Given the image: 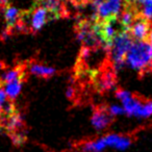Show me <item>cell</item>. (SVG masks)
Instances as JSON below:
<instances>
[{
	"label": "cell",
	"instance_id": "cell-13",
	"mask_svg": "<svg viewBox=\"0 0 152 152\" xmlns=\"http://www.w3.org/2000/svg\"><path fill=\"white\" fill-rule=\"evenodd\" d=\"M133 4L140 16L152 22V0H134Z\"/></svg>",
	"mask_w": 152,
	"mask_h": 152
},
{
	"label": "cell",
	"instance_id": "cell-3",
	"mask_svg": "<svg viewBox=\"0 0 152 152\" xmlns=\"http://www.w3.org/2000/svg\"><path fill=\"white\" fill-rule=\"evenodd\" d=\"M56 18L43 5L37 4L36 7H34L32 9H30L29 11L23 12L22 15L21 22L24 24V26L26 27V23H28L29 25V29L34 32H37L39 30H41L44 25L48 21L51 20H55Z\"/></svg>",
	"mask_w": 152,
	"mask_h": 152
},
{
	"label": "cell",
	"instance_id": "cell-21",
	"mask_svg": "<svg viewBox=\"0 0 152 152\" xmlns=\"http://www.w3.org/2000/svg\"><path fill=\"white\" fill-rule=\"evenodd\" d=\"M147 41H149V43L152 45V29L150 30V34H149V37H148V40Z\"/></svg>",
	"mask_w": 152,
	"mask_h": 152
},
{
	"label": "cell",
	"instance_id": "cell-11",
	"mask_svg": "<svg viewBox=\"0 0 152 152\" xmlns=\"http://www.w3.org/2000/svg\"><path fill=\"white\" fill-rule=\"evenodd\" d=\"M28 71L34 75H37L39 77H43V78H49L52 77L55 73L56 70L52 67H49L46 65H42L39 63H31L28 66Z\"/></svg>",
	"mask_w": 152,
	"mask_h": 152
},
{
	"label": "cell",
	"instance_id": "cell-1",
	"mask_svg": "<svg viewBox=\"0 0 152 152\" xmlns=\"http://www.w3.org/2000/svg\"><path fill=\"white\" fill-rule=\"evenodd\" d=\"M126 65L143 74L152 71V45L149 41H135L126 55Z\"/></svg>",
	"mask_w": 152,
	"mask_h": 152
},
{
	"label": "cell",
	"instance_id": "cell-19",
	"mask_svg": "<svg viewBox=\"0 0 152 152\" xmlns=\"http://www.w3.org/2000/svg\"><path fill=\"white\" fill-rule=\"evenodd\" d=\"M67 96L69 98H72L74 96V90H73V88H69L68 89V91H67Z\"/></svg>",
	"mask_w": 152,
	"mask_h": 152
},
{
	"label": "cell",
	"instance_id": "cell-18",
	"mask_svg": "<svg viewBox=\"0 0 152 152\" xmlns=\"http://www.w3.org/2000/svg\"><path fill=\"white\" fill-rule=\"evenodd\" d=\"M69 1L73 3V4H76V5L87 4V3L91 2V0H69Z\"/></svg>",
	"mask_w": 152,
	"mask_h": 152
},
{
	"label": "cell",
	"instance_id": "cell-15",
	"mask_svg": "<svg viewBox=\"0 0 152 152\" xmlns=\"http://www.w3.org/2000/svg\"><path fill=\"white\" fill-rule=\"evenodd\" d=\"M9 98H7L5 92L3 91V89L0 87V125L1 123L4 121V119L7 118V113H5V105L9 102Z\"/></svg>",
	"mask_w": 152,
	"mask_h": 152
},
{
	"label": "cell",
	"instance_id": "cell-4",
	"mask_svg": "<svg viewBox=\"0 0 152 152\" xmlns=\"http://www.w3.org/2000/svg\"><path fill=\"white\" fill-rule=\"evenodd\" d=\"M124 5L123 0H101V2L95 9L94 20L97 21L118 20Z\"/></svg>",
	"mask_w": 152,
	"mask_h": 152
},
{
	"label": "cell",
	"instance_id": "cell-2",
	"mask_svg": "<svg viewBox=\"0 0 152 152\" xmlns=\"http://www.w3.org/2000/svg\"><path fill=\"white\" fill-rule=\"evenodd\" d=\"M128 30H121L115 37L110 51L116 70H121L126 65V55L134 42Z\"/></svg>",
	"mask_w": 152,
	"mask_h": 152
},
{
	"label": "cell",
	"instance_id": "cell-12",
	"mask_svg": "<svg viewBox=\"0 0 152 152\" xmlns=\"http://www.w3.org/2000/svg\"><path fill=\"white\" fill-rule=\"evenodd\" d=\"M25 76H26L25 68L22 65H19L17 67L13 68V69L3 72L0 75V86L3 85V83H10V81H13L15 79H18L20 77H25Z\"/></svg>",
	"mask_w": 152,
	"mask_h": 152
},
{
	"label": "cell",
	"instance_id": "cell-14",
	"mask_svg": "<svg viewBox=\"0 0 152 152\" xmlns=\"http://www.w3.org/2000/svg\"><path fill=\"white\" fill-rule=\"evenodd\" d=\"M107 147L104 142L103 137L93 141H88L83 144L81 149L83 152H102L105 148Z\"/></svg>",
	"mask_w": 152,
	"mask_h": 152
},
{
	"label": "cell",
	"instance_id": "cell-20",
	"mask_svg": "<svg viewBox=\"0 0 152 152\" xmlns=\"http://www.w3.org/2000/svg\"><path fill=\"white\" fill-rule=\"evenodd\" d=\"M4 69H5V64L0 61V71H3Z\"/></svg>",
	"mask_w": 152,
	"mask_h": 152
},
{
	"label": "cell",
	"instance_id": "cell-9",
	"mask_svg": "<svg viewBox=\"0 0 152 152\" xmlns=\"http://www.w3.org/2000/svg\"><path fill=\"white\" fill-rule=\"evenodd\" d=\"M103 139L107 147H114L118 150H125L131 145L130 137H126V135L112 133V134L103 137Z\"/></svg>",
	"mask_w": 152,
	"mask_h": 152
},
{
	"label": "cell",
	"instance_id": "cell-6",
	"mask_svg": "<svg viewBox=\"0 0 152 152\" xmlns=\"http://www.w3.org/2000/svg\"><path fill=\"white\" fill-rule=\"evenodd\" d=\"M152 29L151 21L142 16H137L130 26L128 31L135 41H146L148 40L150 30Z\"/></svg>",
	"mask_w": 152,
	"mask_h": 152
},
{
	"label": "cell",
	"instance_id": "cell-5",
	"mask_svg": "<svg viewBox=\"0 0 152 152\" xmlns=\"http://www.w3.org/2000/svg\"><path fill=\"white\" fill-rule=\"evenodd\" d=\"M116 96L122 102V106L125 110V114L128 115V116H133L139 118L142 106L144 104V101L141 98L137 97L133 94H131L130 92L123 89H119L116 92Z\"/></svg>",
	"mask_w": 152,
	"mask_h": 152
},
{
	"label": "cell",
	"instance_id": "cell-8",
	"mask_svg": "<svg viewBox=\"0 0 152 152\" xmlns=\"http://www.w3.org/2000/svg\"><path fill=\"white\" fill-rule=\"evenodd\" d=\"M23 12L18 10L13 5L7 4L3 7V16H4L5 23L7 29H14L15 26L21 21Z\"/></svg>",
	"mask_w": 152,
	"mask_h": 152
},
{
	"label": "cell",
	"instance_id": "cell-22",
	"mask_svg": "<svg viewBox=\"0 0 152 152\" xmlns=\"http://www.w3.org/2000/svg\"><path fill=\"white\" fill-rule=\"evenodd\" d=\"M37 2H40V1H42V0H36Z\"/></svg>",
	"mask_w": 152,
	"mask_h": 152
},
{
	"label": "cell",
	"instance_id": "cell-7",
	"mask_svg": "<svg viewBox=\"0 0 152 152\" xmlns=\"http://www.w3.org/2000/svg\"><path fill=\"white\" fill-rule=\"evenodd\" d=\"M113 118L114 117L107 112V108L105 106L103 107L101 106L94 110L91 118V123L96 130H102L113 122Z\"/></svg>",
	"mask_w": 152,
	"mask_h": 152
},
{
	"label": "cell",
	"instance_id": "cell-17",
	"mask_svg": "<svg viewBox=\"0 0 152 152\" xmlns=\"http://www.w3.org/2000/svg\"><path fill=\"white\" fill-rule=\"evenodd\" d=\"M107 112L112 115L113 117L114 116H119V115H123L125 114V110L123 108V106H119V105H110L107 106Z\"/></svg>",
	"mask_w": 152,
	"mask_h": 152
},
{
	"label": "cell",
	"instance_id": "cell-16",
	"mask_svg": "<svg viewBox=\"0 0 152 152\" xmlns=\"http://www.w3.org/2000/svg\"><path fill=\"white\" fill-rule=\"evenodd\" d=\"M152 116V100H146L142 106L139 118H149Z\"/></svg>",
	"mask_w": 152,
	"mask_h": 152
},
{
	"label": "cell",
	"instance_id": "cell-10",
	"mask_svg": "<svg viewBox=\"0 0 152 152\" xmlns=\"http://www.w3.org/2000/svg\"><path fill=\"white\" fill-rule=\"evenodd\" d=\"M25 77H20L18 79H15L13 81H10V83H3L0 87L2 88L3 91L5 92L7 98L11 100H14L20 93H21L22 87H23V83Z\"/></svg>",
	"mask_w": 152,
	"mask_h": 152
}]
</instances>
